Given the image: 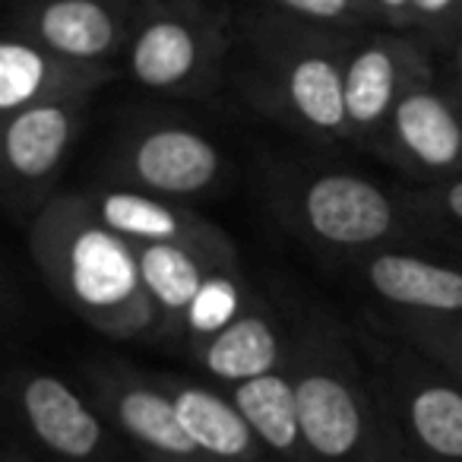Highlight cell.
<instances>
[{
    "label": "cell",
    "instance_id": "obj_1",
    "mask_svg": "<svg viewBox=\"0 0 462 462\" xmlns=\"http://www.w3.org/2000/svg\"><path fill=\"white\" fill-rule=\"evenodd\" d=\"M20 411L42 447L64 462H96L105 453L98 415L51 374H35L23 383Z\"/></svg>",
    "mask_w": 462,
    "mask_h": 462
},
{
    "label": "cell",
    "instance_id": "obj_2",
    "mask_svg": "<svg viewBox=\"0 0 462 462\" xmlns=\"http://www.w3.org/2000/svg\"><path fill=\"white\" fill-rule=\"evenodd\" d=\"M310 228L333 245H371L393 225L390 199L352 174H327L304 199Z\"/></svg>",
    "mask_w": 462,
    "mask_h": 462
},
{
    "label": "cell",
    "instance_id": "obj_3",
    "mask_svg": "<svg viewBox=\"0 0 462 462\" xmlns=\"http://www.w3.org/2000/svg\"><path fill=\"white\" fill-rule=\"evenodd\" d=\"M171 399L199 459L263 462V443L257 440L235 399H225L203 386H180L171 393Z\"/></svg>",
    "mask_w": 462,
    "mask_h": 462
},
{
    "label": "cell",
    "instance_id": "obj_4",
    "mask_svg": "<svg viewBox=\"0 0 462 462\" xmlns=\"http://www.w3.org/2000/svg\"><path fill=\"white\" fill-rule=\"evenodd\" d=\"M140 263L102 228H86L70 245V289L86 308L115 310L136 295Z\"/></svg>",
    "mask_w": 462,
    "mask_h": 462
},
{
    "label": "cell",
    "instance_id": "obj_5",
    "mask_svg": "<svg viewBox=\"0 0 462 462\" xmlns=\"http://www.w3.org/2000/svg\"><path fill=\"white\" fill-rule=\"evenodd\" d=\"M111 415H115L117 428L130 440L140 443L143 449H149L152 459H199L197 447L190 443V437H187L184 424L178 418V405H174L171 393L124 383L111 393Z\"/></svg>",
    "mask_w": 462,
    "mask_h": 462
},
{
    "label": "cell",
    "instance_id": "obj_6",
    "mask_svg": "<svg viewBox=\"0 0 462 462\" xmlns=\"http://www.w3.org/2000/svg\"><path fill=\"white\" fill-rule=\"evenodd\" d=\"M231 399L247 418L263 449L289 462H310L301 430V411H298L295 380L282 377L279 371L266 374V377H254L235 386Z\"/></svg>",
    "mask_w": 462,
    "mask_h": 462
},
{
    "label": "cell",
    "instance_id": "obj_7",
    "mask_svg": "<svg viewBox=\"0 0 462 462\" xmlns=\"http://www.w3.org/2000/svg\"><path fill=\"white\" fill-rule=\"evenodd\" d=\"M218 171V155L212 143L187 130L149 134L136 149V174L162 193L203 190Z\"/></svg>",
    "mask_w": 462,
    "mask_h": 462
},
{
    "label": "cell",
    "instance_id": "obj_8",
    "mask_svg": "<svg viewBox=\"0 0 462 462\" xmlns=\"http://www.w3.org/2000/svg\"><path fill=\"white\" fill-rule=\"evenodd\" d=\"M367 276L380 295L405 308L440 310V314L462 310V273L447 266L402 254H383L371 263Z\"/></svg>",
    "mask_w": 462,
    "mask_h": 462
},
{
    "label": "cell",
    "instance_id": "obj_9",
    "mask_svg": "<svg viewBox=\"0 0 462 462\" xmlns=\"http://www.w3.org/2000/svg\"><path fill=\"white\" fill-rule=\"evenodd\" d=\"M203 365L225 383H247L254 377L276 374L279 339L270 323L260 317H238L231 327L212 336V342L203 348Z\"/></svg>",
    "mask_w": 462,
    "mask_h": 462
},
{
    "label": "cell",
    "instance_id": "obj_10",
    "mask_svg": "<svg viewBox=\"0 0 462 462\" xmlns=\"http://www.w3.org/2000/svg\"><path fill=\"white\" fill-rule=\"evenodd\" d=\"M70 140V117L58 105L26 108L7 127V162L23 178L48 174Z\"/></svg>",
    "mask_w": 462,
    "mask_h": 462
},
{
    "label": "cell",
    "instance_id": "obj_11",
    "mask_svg": "<svg viewBox=\"0 0 462 462\" xmlns=\"http://www.w3.org/2000/svg\"><path fill=\"white\" fill-rule=\"evenodd\" d=\"M396 130L402 143L430 168H447L462 152V130L453 111L434 96H409L396 111Z\"/></svg>",
    "mask_w": 462,
    "mask_h": 462
},
{
    "label": "cell",
    "instance_id": "obj_12",
    "mask_svg": "<svg viewBox=\"0 0 462 462\" xmlns=\"http://www.w3.org/2000/svg\"><path fill=\"white\" fill-rule=\"evenodd\" d=\"M42 39L70 58H96L115 42V23L96 0H54L42 14Z\"/></svg>",
    "mask_w": 462,
    "mask_h": 462
},
{
    "label": "cell",
    "instance_id": "obj_13",
    "mask_svg": "<svg viewBox=\"0 0 462 462\" xmlns=\"http://www.w3.org/2000/svg\"><path fill=\"white\" fill-rule=\"evenodd\" d=\"M197 64V42L180 23H152L134 45V73L146 86H174Z\"/></svg>",
    "mask_w": 462,
    "mask_h": 462
},
{
    "label": "cell",
    "instance_id": "obj_14",
    "mask_svg": "<svg viewBox=\"0 0 462 462\" xmlns=\"http://www.w3.org/2000/svg\"><path fill=\"white\" fill-rule=\"evenodd\" d=\"M140 279L149 295L168 310H187L203 289L199 266L178 245L155 241L140 257Z\"/></svg>",
    "mask_w": 462,
    "mask_h": 462
},
{
    "label": "cell",
    "instance_id": "obj_15",
    "mask_svg": "<svg viewBox=\"0 0 462 462\" xmlns=\"http://www.w3.org/2000/svg\"><path fill=\"white\" fill-rule=\"evenodd\" d=\"M289 92L295 108L308 117L314 127L333 130L348 115L346 108V79L339 77L329 60L323 58H304L291 70Z\"/></svg>",
    "mask_w": 462,
    "mask_h": 462
},
{
    "label": "cell",
    "instance_id": "obj_16",
    "mask_svg": "<svg viewBox=\"0 0 462 462\" xmlns=\"http://www.w3.org/2000/svg\"><path fill=\"white\" fill-rule=\"evenodd\" d=\"M393 86H396V70H393L390 54L380 48H367L365 54H358L346 73L348 117H355L358 124L377 121L390 105Z\"/></svg>",
    "mask_w": 462,
    "mask_h": 462
},
{
    "label": "cell",
    "instance_id": "obj_17",
    "mask_svg": "<svg viewBox=\"0 0 462 462\" xmlns=\"http://www.w3.org/2000/svg\"><path fill=\"white\" fill-rule=\"evenodd\" d=\"M102 218L111 231L134 235V238H149L152 245L155 241H171L178 235L174 212L146 197H136V193H111V197H105Z\"/></svg>",
    "mask_w": 462,
    "mask_h": 462
},
{
    "label": "cell",
    "instance_id": "obj_18",
    "mask_svg": "<svg viewBox=\"0 0 462 462\" xmlns=\"http://www.w3.org/2000/svg\"><path fill=\"white\" fill-rule=\"evenodd\" d=\"M45 83V60L26 45H0V108H23Z\"/></svg>",
    "mask_w": 462,
    "mask_h": 462
},
{
    "label": "cell",
    "instance_id": "obj_19",
    "mask_svg": "<svg viewBox=\"0 0 462 462\" xmlns=\"http://www.w3.org/2000/svg\"><path fill=\"white\" fill-rule=\"evenodd\" d=\"M193 333H222L225 327L238 320V291L228 279H209L203 282L199 295L187 308Z\"/></svg>",
    "mask_w": 462,
    "mask_h": 462
},
{
    "label": "cell",
    "instance_id": "obj_20",
    "mask_svg": "<svg viewBox=\"0 0 462 462\" xmlns=\"http://www.w3.org/2000/svg\"><path fill=\"white\" fill-rule=\"evenodd\" d=\"M282 4L298 10V14L320 16V20H333V16H342L348 10V0H282Z\"/></svg>",
    "mask_w": 462,
    "mask_h": 462
},
{
    "label": "cell",
    "instance_id": "obj_21",
    "mask_svg": "<svg viewBox=\"0 0 462 462\" xmlns=\"http://www.w3.org/2000/svg\"><path fill=\"white\" fill-rule=\"evenodd\" d=\"M447 206H449V212H453L456 218H462V180L456 187H449V193H447Z\"/></svg>",
    "mask_w": 462,
    "mask_h": 462
},
{
    "label": "cell",
    "instance_id": "obj_22",
    "mask_svg": "<svg viewBox=\"0 0 462 462\" xmlns=\"http://www.w3.org/2000/svg\"><path fill=\"white\" fill-rule=\"evenodd\" d=\"M418 10H424V14H443V10L453 4V0H411Z\"/></svg>",
    "mask_w": 462,
    "mask_h": 462
},
{
    "label": "cell",
    "instance_id": "obj_23",
    "mask_svg": "<svg viewBox=\"0 0 462 462\" xmlns=\"http://www.w3.org/2000/svg\"><path fill=\"white\" fill-rule=\"evenodd\" d=\"M386 7H405V4H411V0H383Z\"/></svg>",
    "mask_w": 462,
    "mask_h": 462
},
{
    "label": "cell",
    "instance_id": "obj_24",
    "mask_svg": "<svg viewBox=\"0 0 462 462\" xmlns=\"http://www.w3.org/2000/svg\"><path fill=\"white\" fill-rule=\"evenodd\" d=\"M149 462H162V459H149ZM184 462H209V459H184Z\"/></svg>",
    "mask_w": 462,
    "mask_h": 462
},
{
    "label": "cell",
    "instance_id": "obj_25",
    "mask_svg": "<svg viewBox=\"0 0 462 462\" xmlns=\"http://www.w3.org/2000/svg\"><path fill=\"white\" fill-rule=\"evenodd\" d=\"M10 462H23V459H10Z\"/></svg>",
    "mask_w": 462,
    "mask_h": 462
}]
</instances>
